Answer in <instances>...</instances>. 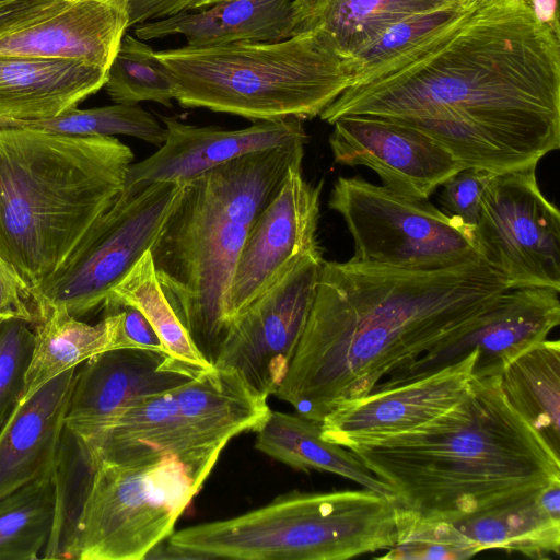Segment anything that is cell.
Listing matches in <instances>:
<instances>
[{
    "label": "cell",
    "instance_id": "obj_1",
    "mask_svg": "<svg viewBox=\"0 0 560 560\" xmlns=\"http://www.w3.org/2000/svg\"><path fill=\"white\" fill-rule=\"evenodd\" d=\"M412 128L463 167L537 165L560 148V39L522 0H488L397 69L343 91L319 115Z\"/></svg>",
    "mask_w": 560,
    "mask_h": 560
},
{
    "label": "cell",
    "instance_id": "obj_2",
    "mask_svg": "<svg viewBox=\"0 0 560 560\" xmlns=\"http://www.w3.org/2000/svg\"><path fill=\"white\" fill-rule=\"evenodd\" d=\"M510 289L480 257L415 269L323 260L313 304L275 393L320 423L338 405L459 332Z\"/></svg>",
    "mask_w": 560,
    "mask_h": 560
},
{
    "label": "cell",
    "instance_id": "obj_3",
    "mask_svg": "<svg viewBox=\"0 0 560 560\" xmlns=\"http://www.w3.org/2000/svg\"><path fill=\"white\" fill-rule=\"evenodd\" d=\"M343 447L392 488L398 537L560 480V456L510 404L500 374L474 375L454 406L412 430Z\"/></svg>",
    "mask_w": 560,
    "mask_h": 560
},
{
    "label": "cell",
    "instance_id": "obj_4",
    "mask_svg": "<svg viewBox=\"0 0 560 560\" xmlns=\"http://www.w3.org/2000/svg\"><path fill=\"white\" fill-rule=\"evenodd\" d=\"M132 161L115 137L0 125V257L32 293L115 202Z\"/></svg>",
    "mask_w": 560,
    "mask_h": 560
},
{
    "label": "cell",
    "instance_id": "obj_5",
    "mask_svg": "<svg viewBox=\"0 0 560 560\" xmlns=\"http://www.w3.org/2000/svg\"><path fill=\"white\" fill-rule=\"evenodd\" d=\"M305 144L256 151L185 183L150 249L165 295L212 365L228 331V294L247 233L290 167L302 164Z\"/></svg>",
    "mask_w": 560,
    "mask_h": 560
},
{
    "label": "cell",
    "instance_id": "obj_6",
    "mask_svg": "<svg viewBox=\"0 0 560 560\" xmlns=\"http://www.w3.org/2000/svg\"><path fill=\"white\" fill-rule=\"evenodd\" d=\"M174 100L252 121L312 119L351 86L343 59L318 32L279 42H238L155 51Z\"/></svg>",
    "mask_w": 560,
    "mask_h": 560
},
{
    "label": "cell",
    "instance_id": "obj_7",
    "mask_svg": "<svg viewBox=\"0 0 560 560\" xmlns=\"http://www.w3.org/2000/svg\"><path fill=\"white\" fill-rule=\"evenodd\" d=\"M201 559L345 560L398 541L394 498L373 490L291 491L247 513L168 537Z\"/></svg>",
    "mask_w": 560,
    "mask_h": 560
},
{
    "label": "cell",
    "instance_id": "obj_8",
    "mask_svg": "<svg viewBox=\"0 0 560 560\" xmlns=\"http://www.w3.org/2000/svg\"><path fill=\"white\" fill-rule=\"evenodd\" d=\"M267 399L235 371L213 366L139 400L81 441L95 466L171 455L206 481L233 438L264 424Z\"/></svg>",
    "mask_w": 560,
    "mask_h": 560
},
{
    "label": "cell",
    "instance_id": "obj_9",
    "mask_svg": "<svg viewBox=\"0 0 560 560\" xmlns=\"http://www.w3.org/2000/svg\"><path fill=\"white\" fill-rule=\"evenodd\" d=\"M203 483L171 455L96 465L77 526L74 559H145L174 533Z\"/></svg>",
    "mask_w": 560,
    "mask_h": 560
},
{
    "label": "cell",
    "instance_id": "obj_10",
    "mask_svg": "<svg viewBox=\"0 0 560 560\" xmlns=\"http://www.w3.org/2000/svg\"><path fill=\"white\" fill-rule=\"evenodd\" d=\"M185 184L159 182L120 192L59 270L33 293L37 323L51 312L80 318L103 308L112 289L155 244Z\"/></svg>",
    "mask_w": 560,
    "mask_h": 560
},
{
    "label": "cell",
    "instance_id": "obj_11",
    "mask_svg": "<svg viewBox=\"0 0 560 560\" xmlns=\"http://www.w3.org/2000/svg\"><path fill=\"white\" fill-rule=\"evenodd\" d=\"M328 206L353 238V260L434 269L479 257L469 235L441 209L362 177H338Z\"/></svg>",
    "mask_w": 560,
    "mask_h": 560
},
{
    "label": "cell",
    "instance_id": "obj_12",
    "mask_svg": "<svg viewBox=\"0 0 560 560\" xmlns=\"http://www.w3.org/2000/svg\"><path fill=\"white\" fill-rule=\"evenodd\" d=\"M536 166L492 176L470 241L509 288L560 290V213L541 192Z\"/></svg>",
    "mask_w": 560,
    "mask_h": 560
},
{
    "label": "cell",
    "instance_id": "obj_13",
    "mask_svg": "<svg viewBox=\"0 0 560 560\" xmlns=\"http://www.w3.org/2000/svg\"><path fill=\"white\" fill-rule=\"evenodd\" d=\"M323 260L322 250L299 256L237 314L213 366L235 371L264 396L275 395L303 334Z\"/></svg>",
    "mask_w": 560,
    "mask_h": 560
},
{
    "label": "cell",
    "instance_id": "obj_14",
    "mask_svg": "<svg viewBox=\"0 0 560 560\" xmlns=\"http://www.w3.org/2000/svg\"><path fill=\"white\" fill-rule=\"evenodd\" d=\"M560 290L547 287L506 289L467 327L394 372L376 388L425 376L477 352L475 376L501 374L503 368L533 345L547 339L560 323Z\"/></svg>",
    "mask_w": 560,
    "mask_h": 560
},
{
    "label": "cell",
    "instance_id": "obj_15",
    "mask_svg": "<svg viewBox=\"0 0 560 560\" xmlns=\"http://www.w3.org/2000/svg\"><path fill=\"white\" fill-rule=\"evenodd\" d=\"M323 182L304 179L302 164L290 167L280 189L252 224L226 301L231 320L272 284L299 256L320 250L316 238Z\"/></svg>",
    "mask_w": 560,
    "mask_h": 560
},
{
    "label": "cell",
    "instance_id": "obj_16",
    "mask_svg": "<svg viewBox=\"0 0 560 560\" xmlns=\"http://www.w3.org/2000/svg\"><path fill=\"white\" fill-rule=\"evenodd\" d=\"M328 142L336 163L365 166L396 194L428 198L465 168L443 147L407 126L371 116H343Z\"/></svg>",
    "mask_w": 560,
    "mask_h": 560
},
{
    "label": "cell",
    "instance_id": "obj_17",
    "mask_svg": "<svg viewBox=\"0 0 560 560\" xmlns=\"http://www.w3.org/2000/svg\"><path fill=\"white\" fill-rule=\"evenodd\" d=\"M201 373L161 351L118 348L102 352L75 371L66 427L85 440L139 400Z\"/></svg>",
    "mask_w": 560,
    "mask_h": 560
},
{
    "label": "cell",
    "instance_id": "obj_18",
    "mask_svg": "<svg viewBox=\"0 0 560 560\" xmlns=\"http://www.w3.org/2000/svg\"><path fill=\"white\" fill-rule=\"evenodd\" d=\"M162 121L166 129L164 143L152 155L129 166L122 195H135L159 182L185 184L243 155L308 141L303 120L295 117L255 121L237 130L199 127L165 116Z\"/></svg>",
    "mask_w": 560,
    "mask_h": 560
},
{
    "label": "cell",
    "instance_id": "obj_19",
    "mask_svg": "<svg viewBox=\"0 0 560 560\" xmlns=\"http://www.w3.org/2000/svg\"><path fill=\"white\" fill-rule=\"evenodd\" d=\"M476 359L472 350L425 376L376 388L338 405L319 423L323 438L345 446L357 440L406 432L434 419L462 398L474 376Z\"/></svg>",
    "mask_w": 560,
    "mask_h": 560
},
{
    "label": "cell",
    "instance_id": "obj_20",
    "mask_svg": "<svg viewBox=\"0 0 560 560\" xmlns=\"http://www.w3.org/2000/svg\"><path fill=\"white\" fill-rule=\"evenodd\" d=\"M128 28L126 0H60L42 18L0 36V55L83 60L108 69Z\"/></svg>",
    "mask_w": 560,
    "mask_h": 560
},
{
    "label": "cell",
    "instance_id": "obj_21",
    "mask_svg": "<svg viewBox=\"0 0 560 560\" xmlns=\"http://www.w3.org/2000/svg\"><path fill=\"white\" fill-rule=\"evenodd\" d=\"M106 75L83 60L0 55V125L55 118L100 91Z\"/></svg>",
    "mask_w": 560,
    "mask_h": 560
},
{
    "label": "cell",
    "instance_id": "obj_22",
    "mask_svg": "<svg viewBox=\"0 0 560 560\" xmlns=\"http://www.w3.org/2000/svg\"><path fill=\"white\" fill-rule=\"evenodd\" d=\"M77 369L19 402L0 429V498L52 472Z\"/></svg>",
    "mask_w": 560,
    "mask_h": 560
},
{
    "label": "cell",
    "instance_id": "obj_23",
    "mask_svg": "<svg viewBox=\"0 0 560 560\" xmlns=\"http://www.w3.org/2000/svg\"><path fill=\"white\" fill-rule=\"evenodd\" d=\"M293 0H219L212 5L136 25L140 40L180 35L188 47L279 42L293 34Z\"/></svg>",
    "mask_w": 560,
    "mask_h": 560
},
{
    "label": "cell",
    "instance_id": "obj_24",
    "mask_svg": "<svg viewBox=\"0 0 560 560\" xmlns=\"http://www.w3.org/2000/svg\"><path fill=\"white\" fill-rule=\"evenodd\" d=\"M483 550L499 548L535 559L560 551V480L542 489L446 522Z\"/></svg>",
    "mask_w": 560,
    "mask_h": 560
},
{
    "label": "cell",
    "instance_id": "obj_25",
    "mask_svg": "<svg viewBox=\"0 0 560 560\" xmlns=\"http://www.w3.org/2000/svg\"><path fill=\"white\" fill-rule=\"evenodd\" d=\"M453 0H293V35L318 32L349 59L396 21L448 7Z\"/></svg>",
    "mask_w": 560,
    "mask_h": 560
},
{
    "label": "cell",
    "instance_id": "obj_26",
    "mask_svg": "<svg viewBox=\"0 0 560 560\" xmlns=\"http://www.w3.org/2000/svg\"><path fill=\"white\" fill-rule=\"evenodd\" d=\"M118 348H130L122 334V312L105 313L88 324L63 311L51 312L34 329V346L21 401L62 372Z\"/></svg>",
    "mask_w": 560,
    "mask_h": 560
},
{
    "label": "cell",
    "instance_id": "obj_27",
    "mask_svg": "<svg viewBox=\"0 0 560 560\" xmlns=\"http://www.w3.org/2000/svg\"><path fill=\"white\" fill-rule=\"evenodd\" d=\"M255 448L294 469H316L350 479L363 488L395 498L392 488L378 479L348 448L326 441L320 424L299 413L270 410L256 431Z\"/></svg>",
    "mask_w": 560,
    "mask_h": 560
},
{
    "label": "cell",
    "instance_id": "obj_28",
    "mask_svg": "<svg viewBox=\"0 0 560 560\" xmlns=\"http://www.w3.org/2000/svg\"><path fill=\"white\" fill-rule=\"evenodd\" d=\"M500 375L510 404L560 456V342L545 339L533 345Z\"/></svg>",
    "mask_w": 560,
    "mask_h": 560
},
{
    "label": "cell",
    "instance_id": "obj_29",
    "mask_svg": "<svg viewBox=\"0 0 560 560\" xmlns=\"http://www.w3.org/2000/svg\"><path fill=\"white\" fill-rule=\"evenodd\" d=\"M121 306L137 308L145 317L170 357L200 372L213 368L198 350L165 295L150 250L112 289L103 308L107 313Z\"/></svg>",
    "mask_w": 560,
    "mask_h": 560
},
{
    "label": "cell",
    "instance_id": "obj_30",
    "mask_svg": "<svg viewBox=\"0 0 560 560\" xmlns=\"http://www.w3.org/2000/svg\"><path fill=\"white\" fill-rule=\"evenodd\" d=\"M468 11L457 3L405 16L343 60L351 86L369 83L401 66L452 27Z\"/></svg>",
    "mask_w": 560,
    "mask_h": 560
},
{
    "label": "cell",
    "instance_id": "obj_31",
    "mask_svg": "<svg viewBox=\"0 0 560 560\" xmlns=\"http://www.w3.org/2000/svg\"><path fill=\"white\" fill-rule=\"evenodd\" d=\"M55 510L52 472L1 497L0 560L37 559L49 540Z\"/></svg>",
    "mask_w": 560,
    "mask_h": 560
},
{
    "label": "cell",
    "instance_id": "obj_32",
    "mask_svg": "<svg viewBox=\"0 0 560 560\" xmlns=\"http://www.w3.org/2000/svg\"><path fill=\"white\" fill-rule=\"evenodd\" d=\"M94 474L95 465L89 450L65 427L52 470L56 510L44 558L74 559L77 526Z\"/></svg>",
    "mask_w": 560,
    "mask_h": 560
},
{
    "label": "cell",
    "instance_id": "obj_33",
    "mask_svg": "<svg viewBox=\"0 0 560 560\" xmlns=\"http://www.w3.org/2000/svg\"><path fill=\"white\" fill-rule=\"evenodd\" d=\"M116 104L155 102L172 107L174 80L149 45L125 34L107 69L103 86Z\"/></svg>",
    "mask_w": 560,
    "mask_h": 560
},
{
    "label": "cell",
    "instance_id": "obj_34",
    "mask_svg": "<svg viewBox=\"0 0 560 560\" xmlns=\"http://www.w3.org/2000/svg\"><path fill=\"white\" fill-rule=\"evenodd\" d=\"M8 126H24L46 131L79 137H114L124 135L161 147L166 139V129L138 104H114L90 109L72 108L55 118L19 122Z\"/></svg>",
    "mask_w": 560,
    "mask_h": 560
},
{
    "label": "cell",
    "instance_id": "obj_35",
    "mask_svg": "<svg viewBox=\"0 0 560 560\" xmlns=\"http://www.w3.org/2000/svg\"><path fill=\"white\" fill-rule=\"evenodd\" d=\"M22 319L0 322V429L21 400L34 346V330Z\"/></svg>",
    "mask_w": 560,
    "mask_h": 560
},
{
    "label": "cell",
    "instance_id": "obj_36",
    "mask_svg": "<svg viewBox=\"0 0 560 560\" xmlns=\"http://www.w3.org/2000/svg\"><path fill=\"white\" fill-rule=\"evenodd\" d=\"M494 174L482 168L465 167L451 176L442 186V211L470 237L480 213L483 191Z\"/></svg>",
    "mask_w": 560,
    "mask_h": 560
},
{
    "label": "cell",
    "instance_id": "obj_37",
    "mask_svg": "<svg viewBox=\"0 0 560 560\" xmlns=\"http://www.w3.org/2000/svg\"><path fill=\"white\" fill-rule=\"evenodd\" d=\"M13 318L37 323L31 290L0 257V322Z\"/></svg>",
    "mask_w": 560,
    "mask_h": 560
},
{
    "label": "cell",
    "instance_id": "obj_38",
    "mask_svg": "<svg viewBox=\"0 0 560 560\" xmlns=\"http://www.w3.org/2000/svg\"><path fill=\"white\" fill-rule=\"evenodd\" d=\"M129 27L187 11L206 9L219 0H126Z\"/></svg>",
    "mask_w": 560,
    "mask_h": 560
},
{
    "label": "cell",
    "instance_id": "obj_39",
    "mask_svg": "<svg viewBox=\"0 0 560 560\" xmlns=\"http://www.w3.org/2000/svg\"><path fill=\"white\" fill-rule=\"evenodd\" d=\"M60 0H0V36L49 12Z\"/></svg>",
    "mask_w": 560,
    "mask_h": 560
},
{
    "label": "cell",
    "instance_id": "obj_40",
    "mask_svg": "<svg viewBox=\"0 0 560 560\" xmlns=\"http://www.w3.org/2000/svg\"><path fill=\"white\" fill-rule=\"evenodd\" d=\"M118 308L122 312V334L130 348L165 352L152 326L137 308Z\"/></svg>",
    "mask_w": 560,
    "mask_h": 560
},
{
    "label": "cell",
    "instance_id": "obj_41",
    "mask_svg": "<svg viewBox=\"0 0 560 560\" xmlns=\"http://www.w3.org/2000/svg\"><path fill=\"white\" fill-rule=\"evenodd\" d=\"M536 22L560 39L559 0H522Z\"/></svg>",
    "mask_w": 560,
    "mask_h": 560
},
{
    "label": "cell",
    "instance_id": "obj_42",
    "mask_svg": "<svg viewBox=\"0 0 560 560\" xmlns=\"http://www.w3.org/2000/svg\"><path fill=\"white\" fill-rule=\"evenodd\" d=\"M453 1L465 10H472V9L483 4L488 0H453Z\"/></svg>",
    "mask_w": 560,
    "mask_h": 560
}]
</instances>
